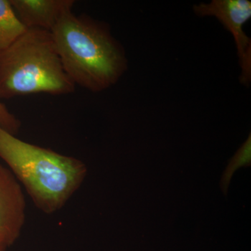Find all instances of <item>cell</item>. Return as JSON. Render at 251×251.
Masks as SVG:
<instances>
[{"label": "cell", "mask_w": 251, "mask_h": 251, "mask_svg": "<svg viewBox=\"0 0 251 251\" xmlns=\"http://www.w3.org/2000/svg\"><path fill=\"white\" fill-rule=\"evenodd\" d=\"M50 32L63 68L75 86L102 92L126 70L125 50L101 23L71 11Z\"/></svg>", "instance_id": "obj_1"}, {"label": "cell", "mask_w": 251, "mask_h": 251, "mask_svg": "<svg viewBox=\"0 0 251 251\" xmlns=\"http://www.w3.org/2000/svg\"><path fill=\"white\" fill-rule=\"evenodd\" d=\"M0 158L36 207L47 214L64 207L87 176L80 160L23 141L1 126Z\"/></svg>", "instance_id": "obj_2"}, {"label": "cell", "mask_w": 251, "mask_h": 251, "mask_svg": "<svg viewBox=\"0 0 251 251\" xmlns=\"http://www.w3.org/2000/svg\"><path fill=\"white\" fill-rule=\"evenodd\" d=\"M50 31L27 29L0 52V99L45 93H73Z\"/></svg>", "instance_id": "obj_3"}, {"label": "cell", "mask_w": 251, "mask_h": 251, "mask_svg": "<svg viewBox=\"0 0 251 251\" xmlns=\"http://www.w3.org/2000/svg\"><path fill=\"white\" fill-rule=\"evenodd\" d=\"M193 10L198 16H213L217 18L232 34L242 69L241 81L244 85L249 86L251 80V41L243 27L251 18V1L213 0L210 3L195 5Z\"/></svg>", "instance_id": "obj_4"}, {"label": "cell", "mask_w": 251, "mask_h": 251, "mask_svg": "<svg viewBox=\"0 0 251 251\" xmlns=\"http://www.w3.org/2000/svg\"><path fill=\"white\" fill-rule=\"evenodd\" d=\"M26 219L22 186L9 168L0 164V244L7 249L18 240Z\"/></svg>", "instance_id": "obj_5"}, {"label": "cell", "mask_w": 251, "mask_h": 251, "mask_svg": "<svg viewBox=\"0 0 251 251\" xmlns=\"http://www.w3.org/2000/svg\"><path fill=\"white\" fill-rule=\"evenodd\" d=\"M21 23L27 29L51 31L68 13L72 11L74 0H10Z\"/></svg>", "instance_id": "obj_6"}, {"label": "cell", "mask_w": 251, "mask_h": 251, "mask_svg": "<svg viewBox=\"0 0 251 251\" xmlns=\"http://www.w3.org/2000/svg\"><path fill=\"white\" fill-rule=\"evenodd\" d=\"M27 29L18 18L10 0H0V52L9 47Z\"/></svg>", "instance_id": "obj_7"}, {"label": "cell", "mask_w": 251, "mask_h": 251, "mask_svg": "<svg viewBox=\"0 0 251 251\" xmlns=\"http://www.w3.org/2000/svg\"><path fill=\"white\" fill-rule=\"evenodd\" d=\"M251 133L249 138L237 150L234 156L229 160L228 166L225 170L221 180V188L225 196H227L231 179L233 174L242 167L251 166Z\"/></svg>", "instance_id": "obj_8"}, {"label": "cell", "mask_w": 251, "mask_h": 251, "mask_svg": "<svg viewBox=\"0 0 251 251\" xmlns=\"http://www.w3.org/2000/svg\"><path fill=\"white\" fill-rule=\"evenodd\" d=\"M0 126L14 135L17 133L21 127V122L19 120L8 110L1 101H0Z\"/></svg>", "instance_id": "obj_9"}, {"label": "cell", "mask_w": 251, "mask_h": 251, "mask_svg": "<svg viewBox=\"0 0 251 251\" xmlns=\"http://www.w3.org/2000/svg\"><path fill=\"white\" fill-rule=\"evenodd\" d=\"M6 248L4 247V246L1 245L0 244V251H6Z\"/></svg>", "instance_id": "obj_10"}]
</instances>
